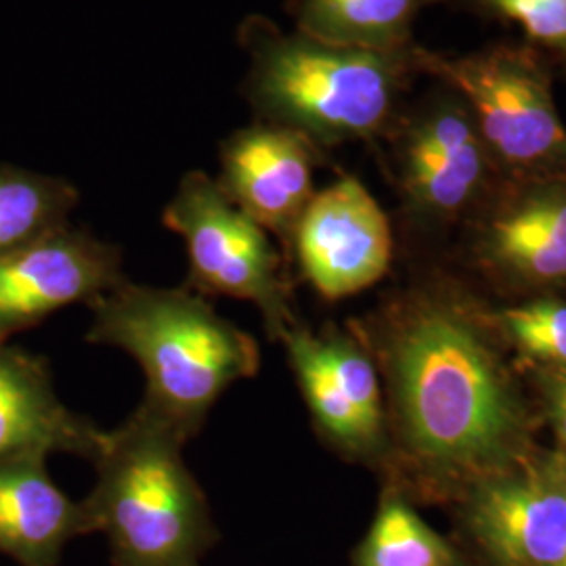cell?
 I'll use <instances>...</instances> for the list:
<instances>
[{
	"label": "cell",
	"mask_w": 566,
	"mask_h": 566,
	"mask_svg": "<svg viewBox=\"0 0 566 566\" xmlns=\"http://www.w3.org/2000/svg\"><path fill=\"white\" fill-rule=\"evenodd\" d=\"M439 285L395 292L353 336L386 385L388 485L470 489L525 464L528 418L485 325Z\"/></svg>",
	"instance_id": "6da1fadb"
},
{
	"label": "cell",
	"mask_w": 566,
	"mask_h": 566,
	"mask_svg": "<svg viewBox=\"0 0 566 566\" xmlns=\"http://www.w3.org/2000/svg\"><path fill=\"white\" fill-rule=\"evenodd\" d=\"M248 55L243 97L256 120L296 130L324 151L343 143L378 145L424 78L420 44L355 49L283 30L248 15L238 30Z\"/></svg>",
	"instance_id": "7a4b0ae2"
},
{
	"label": "cell",
	"mask_w": 566,
	"mask_h": 566,
	"mask_svg": "<svg viewBox=\"0 0 566 566\" xmlns=\"http://www.w3.org/2000/svg\"><path fill=\"white\" fill-rule=\"evenodd\" d=\"M86 340L116 346L137 359L145 374L139 409L182 443L202 430L227 388L261 369L254 336L187 285L154 287L126 280L91 304Z\"/></svg>",
	"instance_id": "3957f363"
},
{
	"label": "cell",
	"mask_w": 566,
	"mask_h": 566,
	"mask_svg": "<svg viewBox=\"0 0 566 566\" xmlns=\"http://www.w3.org/2000/svg\"><path fill=\"white\" fill-rule=\"evenodd\" d=\"M181 439L142 411L109 430L93 460L97 481L82 500L103 533L112 566H200L219 544L202 486L182 460Z\"/></svg>",
	"instance_id": "277c9868"
},
{
	"label": "cell",
	"mask_w": 566,
	"mask_h": 566,
	"mask_svg": "<svg viewBox=\"0 0 566 566\" xmlns=\"http://www.w3.org/2000/svg\"><path fill=\"white\" fill-rule=\"evenodd\" d=\"M418 61L424 78L443 82L464 99L504 181L566 177L556 74L525 42H495L465 55H443L420 44Z\"/></svg>",
	"instance_id": "5b68a950"
},
{
	"label": "cell",
	"mask_w": 566,
	"mask_h": 566,
	"mask_svg": "<svg viewBox=\"0 0 566 566\" xmlns=\"http://www.w3.org/2000/svg\"><path fill=\"white\" fill-rule=\"evenodd\" d=\"M405 103L382 142L407 223L446 229L468 223L504 181L464 99L443 82Z\"/></svg>",
	"instance_id": "8992f818"
},
{
	"label": "cell",
	"mask_w": 566,
	"mask_h": 566,
	"mask_svg": "<svg viewBox=\"0 0 566 566\" xmlns=\"http://www.w3.org/2000/svg\"><path fill=\"white\" fill-rule=\"evenodd\" d=\"M163 223L185 242L189 290L254 304L269 340H282L301 322L292 306L290 261L263 227L224 196L217 179L202 170L187 172L164 208Z\"/></svg>",
	"instance_id": "52a82bcc"
},
{
	"label": "cell",
	"mask_w": 566,
	"mask_h": 566,
	"mask_svg": "<svg viewBox=\"0 0 566 566\" xmlns=\"http://www.w3.org/2000/svg\"><path fill=\"white\" fill-rule=\"evenodd\" d=\"M315 430L344 458L388 472L390 437L376 361L353 334L296 322L282 336Z\"/></svg>",
	"instance_id": "ba28073f"
},
{
	"label": "cell",
	"mask_w": 566,
	"mask_h": 566,
	"mask_svg": "<svg viewBox=\"0 0 566 566\" xmlns=\"http://www.w3.org/2000/svg\"><path fill=\"white\" fill-rule=\"evenodd\" d=\"M395 259V233L364 182L340 175L315 191L294 229L287 261L325 301L359 294L380 282Z\"/></svg>",
	"instance_id": "9c48e42d"
},
{
	"label": "cell",
	"mask_w": 566,
	"mask_h": 566,
	"mask_svg": "<svg viewBox=\"0 0 566 566\" xmlns=\"http://www.w3.org/2000/svg\"><path fill=\"white\" fill-rule=\"evenodd\" d=\"M118 245L67 223L0 256V343L126 282Z\"/></svg>",
	"instance_id": "30bf717a"
},
{
	"label": "cell",
	"mask_w": 566,
	"mask_h": 566,
	"mask_svg": "<svg viewBox=\"0 0 566 566\" xmlns=\"http://www.w3.org/2000/svg\"><path fill=\"white\" fill-rule=\"evenodd\" d=\"M462 525L483 566H556L566 556V493L546 465H518L464 491Z\"/></svg>",
	"instance_id": "8fae6325"
},
{
	"label": "cell",
	"mask_w": 566,
	"mask_h": 566,
	"mask_svg": "<svg viewBox=\"0 0 566 566\" xmlns=\"http://www.w3.org/2000/svg\"><path fill=\"white\" fill-rule=\"evenodd\" d=\"M465 227L472 261L493 277L566 282V177L502 181Z\"/></svg>",
	"instance_id": "7c38bea8"
},
{
	"label": "cell",
	"mask_w": 566,
	"mask_h": 566,
	"mask_svg": "<svg viewBox=\"0 0 566 566\" xmlns=\"http://www.w3.org/2000/svg\"><path fill=\"white\" fill-rule=\"evenodd\" d=\"M219 158L221 191L282 242L287 259L294 229L315 196L324 149L296 130L254 120L221 143Z\"/></svg>",
	"instance_id": "4fadbf2b"
},
{
	"label": "cell",
	"mask_w": 566,
	"mask_h": 566,
	"mask_svg": "<svg viewBox=\"0 0 566 566\" xmlns=\"http://www.w3.org/2000/svg\"><path fill=\"white\" fill-rule=\"evenodd\" d=\"M107 432L63 403L46 359L0 343V462L70 453L95 460Z\"/></svg>",
	"instance_id": "5bb4252c"
},
{
	"label": "cell",
	"mask_w": 566,
	"mask_h": 566,
	"mask_svg": "<svg viewBox=\"0 0 566 566\" xmlns=\"http://www.w3.org/2000/svg\"><path fill=\"white\" fill-rule=\"evenodd\" d=\"M88 533L86 507L53 483L44 455L0 462V554L20 566H57L65 546Z\"/></svg>",
	"instance_id": "9a60e30c"
},
{
	"label": "cell",
	"mask_w": 566,
	"mask_h": 566,
	"mask_svg": "<svg viewBox=\"0 0 566 566\" xmlns=\"http://www.w3.org/2000/svg\"><path fill=\"white\" fill-rule=\"evenodd\" d=\"M446 0H285L294 30L317 41L397 51L413 44L416 21Z\"/></svg>",
	"instance_id": "2e32d148"
},
{
	"label": "cell",
	"mask_w": 566,
	"mask_h": 566,
	"mask_svg": "<svg viewBox=\"0 0 566 566\" xmlns=\"http://www.w3.org/2000/svg\"><path fill=\"white\" fill-rule=\"evenodd\" d=\"M78 189L61 177L0 166V256L70 223Z\"/></svg>",
	"instance_id": "e0dca14e"
},
{
	"label": "cell",
	"mask_w": 566,
	"mask_h": 566,
	"mask_svg": "<svg viewBox=\"0 0 566 566\" xmlns=\"http://www.w3.org/2000/svg\"><path fill=\"white\" fill-rule=\"evenodd\" d=\"M350 566H468L443 535L426 525L403 493L386 486Z\"/></svg>",
	"instance_id": "ac0fdd59"
},
{
	"label": "cell",
	"mask_w": 566,
	"mask_h": 566,
	"mask_svg": "<svg viewBox=\"0 0 566 566\" xmlns=\"http://www.w3.org/2000/svg\"><path fill=\"white\" fill-rule=\"evenodd\" d=\"M468 15L516 25L523 42L566 81V0H446Z\"/></svg>",
	"instance_id": "d6986e66"
},
{
	"label": "cell",
	"mask_w": 566,
	"mask_h": 566,
	"mask_svg": "<svg viewBox=\"0 0 566 566\" xmlns=\"http://www.w3.org/2000/svg\"><path fill=\"white\" fill-rule=\"evenodd\" d=\"M502 324L528 357L566 367V303L542 298L507 308Z\"/></svg>",
	"instance_id": "ffe728a7"
},
{
	"label": "cell",
	"mask_w": 566,
	"mask_h": 566,
	"mask_svg": "<svg viewBox=\"0 0 566 566\" xmlns=\"http://www.w3.org/2000/svg\"><path fill=\"white\" fill-rule=\"evenodd\" d=\"M547 413L552 428L566 453V367H560L546 385Z\"/></svg>",
	"instance_id": "44dd1931"
},
{
	"label": "cell",
	"mask_w": 566,
	"mask_h": 566,
	"mask_svg": "<svg viewBox=\"0 0 566 566\" xmlns=\"http://www.w3.org/2000/svg\"><path fill=\"white\" fill-rule=\"evenodd\" d=\"M556 566H566V556L565 558H563V560H560V563H558V565Z\"/></svg>",
	"instance_id": "7402d4cb"
}]
</instances>
